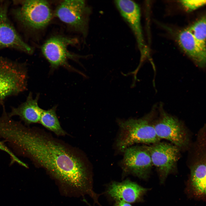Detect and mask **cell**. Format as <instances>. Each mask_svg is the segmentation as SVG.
Listing matches in <instances>:
<instances>
[{
  "mask_svg": "<svg viewBox=\"0 0 206 206\" xmlns=\"http://www.w3.org/2000/svg\"><path fill=\"white\" fill-rule=\"evenodd\" d=\"M19 156L43 167L58 180L74 190L89 194L92 181L80 158L61 143L29 127L18 140Z\"/></svg>",
  "mask_w": 206,
  "mask_h": 206,
  "instance_id": "1",
  "label": "cell"
},
{
  "mask_svg": "<svg viewBox=\"0 0 206 206\" xmlns=\"http://www.w3.org/2000/svg\"><path fill=\"white\" fill-rule=\"evenodd\" d=\"M152 114L137 120L130 119L119 123V132L116 146L122 152L136 143L154 144L160 139L156 133Z\"/></svg>",
  "mask_w": 206,
  "mask_h": 206,
  "instance_id": "2",
  "label": "cell"
},
{
  "mask_svg": "<svg viewBox=\"0 0 206 206\" xmlns=\"http://www.w3.org/2000/svg\"><path fill=\"white\" fill-rule=\"evenodd\" d=\"M28 78L25 64L0 58V105L7 98L27 90Z\"/></svg>",
  "mask_w": 206,
  "mask_h": 206,
  "instance_id": "3",
  "label": "cell"
},
{
  "mask_svg": "<svg viewBox=\"0 0 206 206\" xmlns=\"http://www.w3.org/2000/svg\"><path fill=\"white\" fill-rule=\"evenodd\" d=\"M14 13L17 19L23 24L34 30L45 27L50 22L52 16L50 5L45 0L23 1Z\"/></svg>",
  "mask_w": 206,
  "mask_h": 206,
  "instance_id": "4",
  "label": "cell"
},
{
  "mask_svg": "<svg viewBox=\"0 0 206 206\" xmlns=\"http://www.w3.org/2000/svg\"><path fill=\"white\" fill-rule=\"evenodd\" d=\"M77 41L76 39L60 35L52 36L45 41L41 47V52L52 70L62 66L75 70L68 64V60L76 61L79 57L70 52L68 47L77 43Z\"/></svg>",
  "mask_w": 206,
  "mask_h": 206,
  "instance_id": "5",
  "label": "cell"
},
{
  "mask_svg": "<svg viewBox=\"0 0 206 206\" xmlns=\"http://www.w3.org/2000/svg\"><path fill=\"white\" fill-rule=\"evenodd\" d=\"M89 11L84 0H64L58 5L55 14L69 27L85 35Z\"/></svg>",
  "mask_w": 206,
  "mask_h": 206,
  "instance_id": "6",
  "label": "cell"
},
{
  "mask_svg": "<svg viewBox=\"0 0 206 206\" xmlns=\"http://www.w3.org/2000/svg\"><path fill=\"white\" fill-rule=\"evenodd\" d=\"M159 116L154 125L158 137L168 140L178 147L188 144L189 137L182 124L176 118L165 112L159 107Z\"/></svg>",
  "mask_w": 206,
  "mask_h": 206,
  "instance_id": "7",
  "label": "cell"
},
{
  "mask_svg": "<svg viewBox=\"0 0 206 206\" xmlns=\"http://www.w3.org/2000/svg\"><path fill=\"white\" fill-rule=\"evenodd\" d=\"M148 152L152 165L159 173L163 182L174 169L178 161L179 148L169 143L160 142L150 146H144Z\"/></svg>",
  "mask_w": 206,
  "mask_h": 206,
  "instance_id": "8",
  "label": "cell"
},
{
  "mask_svg": "<svg viewBox=\"0 0 206 206\" xmlns=\"http://www.w3.org/2000/svg\"><path fill=\"white\" fill-rule=\"evenodd\" d=\"M121 167L125 174L147 178L152 166L150 154L144 146L128 147L123 152Z\"/></svg>",
  "mask_w": 206,
  "mask_h": 206,
  "instance_id": "9",
  "label": "cell"
},
{
  "mask_svg": "<svg viewBox=\"0 0 206 206\" xmlns=\"http://www.w3.org/2000/svg\"><path fill=\"white\" fill-rule=\"evenodd\" d=\"M15 48L28 54L32 53V48L21 38L10 22L7 16V6L0 4V49Z\"/></svg>",
  "mask_w": 206,
  "mask_h": 206,
  "instance_id": "10",
  "label": "cell"
},
{
  "mask_svg": "<svg viewBox=\"0 0 206 206\" xmlns=\"http://www.w3.org/2000/svg\"><path fill=\"white\" fill-rule=\"evenodd\" d=\"M147 189L127 179L122 182L113 181L108 186L106 193L111 199L132 203L139 201Z\"/></svg>",
  "mask_w": 206,
  "mask_h": 206,
  "instance_id": "11",
  "label": "cell"
},
{
  "mask_svg": "<svg viewBox=\"0 0 206 206\" xmlns=\"http://www.w3.org/2000/svg\"><path fill=\"white\" fill-rule=\"evenodd\" d=\"M122 16L128 23L135 35L141 52L146 51L140 22V11L138 5L128 0L115 1Z\"/></svg>",
  "mask_w": 206,
  "mask_h": 206,
  "instance_id": "12",
  "label": "cell"
},
{
  "mask_svg": "<svg viewBox=\"0 0 206 206\" xmlns=\"http://www.w3.org/2000/svg\"><path fill=\"white\" fill-rule=\"evenodd\" d=\"M39 96V94H37L33 98L32 93L29 92L25 102L17 107L11 108V111L8 113L9 116L11 118L18 116L27 126L39 122L43 110L38 105Z\"/></svg>",
  "mask_w": 206,
  "mask_h": 206,
  "instance_id": "13",
  "label": "cell"
},
{
  "mask_svg": "<svg viewBox=\"0 0 206 206\" xmlns=\"http://www.w3.org/2000/svg\"><path fill=\"white\" fill-rule=\"evenodd\" d=\"M177 40L181 48L198 66H205L206 49L201 46L187 28L179 33Z\"/></svg>",
  "mask_w": 206,
  "mask_h": 206,
  "instance_id": "14",
  "label": "cell"
},
{
  "mask_svg": "<svg viewBox=\"0 0 206 206\" xmlns=\"http://www.w3.org/2000/svg\"><path fill=\"white\" fill-rule=\"evenodd\" d=\"M205 157L197 161L191 167V183L193 191L197 195L206 193Z\"/></svg>",
  "mask_w": 206,
  "mask_h": 206,
  "instance_id": "15",
  "label": "cell"
},
{
  "mask_svg": "<svg viewBox=\"0 0 206 206\" xmlns=\"http://www.w3.org/2000/svg\"><path fill=\"white\" fill-rule=\"evenodd\" d=\"M39 122L57 135H63L66 134L57 117L55 106L47 110H43Z\"/></svg>",
  "mask_w": 206,
  "mask_h": 206,
  "instance_id": "16",
  "label": "cell"
},
{
  "mask_svg": "<svg viewBox=\"0 0 206 206\" xmlns=\"http://www.w3.org/2000/svg\"><path fill=\"white\" fill-rule=\"evenodd\" d=\"M203 16L192 24L187 29L204 49H206V20Z\"/></svg>",
  "mask_w": 206,
  "mask_h": 206,
  "instance_id": "17",
  "label": "cell"
},
{
  "mask_svg": "<svg viewBox=\"0 0 206 206\" xmlns=\"http://www.w3.org/2000/svg\"><path fill=\"white\" fill-rule=\"evenodd\" d=\"M187 12H191L202 7L205 4L206 0H183L179 1Z\"/></svg>",
  "mask_w": 206,
  "mask_h": 206,
  "instance_id": "18",
  "label": "cell"
},
{
  "mask_svg": "<svg viewBox=\"0 0 206 206\" xmlns=\"http://www.w3.org/2000/svg\"><path fill=\"white\" fill-rule=\"evenodd\" d=\"M3 140H0V150L5 152L9 156L11 159L10 165H12L15 163L22 166L25 167L26 165L25 163L19 159L11 150L7 146Z\"/></svg>",
  "mask_w": 206,
  "mask_h": 206,
  "instance_id": "19",
  "label": "cell"
},
{
  "mask_svg": "<svg viewBox=\"0 0 206 206\" xmlns=\"http://www.w3.org/2000/svg\"><path fill=\"white\" fill-rule=\"evenodd\" d=\"M114 206H132L129 203L122 201H116Z\"/></svg>",
  "mask_w": 206,
  "mask_h": 206,
  "instance_id": "20",
  "label": "cell"
},
{
  "mask_svg": "<svg viewBox=\"0 0 206 206\" xmlns=\"http://www.w3.org/2000/svg\"></svg>",
  "mask_w": 206,
  "mask_h": 206,
  "instance_id": "21",
  "label": "cell"
}]
</instances>
